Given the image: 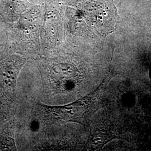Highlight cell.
Wrapping results in <instances>:
<instances>
[{
  "mask_svg": "<svg viewBox=\"0 0 151 151\" xmlns=\"http://www.w3.org/2000/svg\"><path fill=\"white\" fill-rule=\"evenodd\" d=\"M15 130L16 120L14 117L4 123L0 131V151H17Z\"/></svg>",
  "mask_w": 151,
  "mask_h": 151,
  "instance_id": "2",
  "label": "cell"
},
{
  "mask_svg": "<svg viewBox=\"0 0 151 151\" xmlns=\"http://www.w3.org/2000/svg\"><path fill=\"white\" fill-rule=\"evenodd\" d=\"M30 58L6 48L0 55V121L13 118L17 106L16 83L20 72Z\"/></svg>",
  "mask_w": 151,
  "mask_h": 151,
  "instance_id": "1",
  "label": "cell"
}]
</instances>
